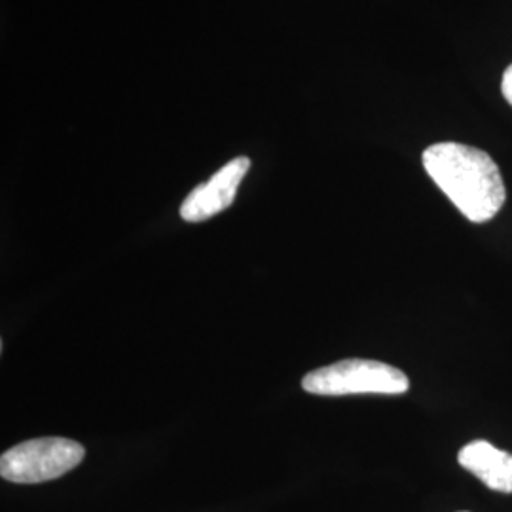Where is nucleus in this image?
Wrapping results in <instances>:
<instances>
[{
  "instance_id": "f257e3e1",
  "label": "nucleus",
  "mask_w": 512,
  "mask_h": 512,
  "mask_svg": "<svg viewBox=\"0 0 512 512\" xmlns=\"http://www.w3.org/2000/svg\"><path fill=\"white\" fill-rule=\"evenodd\" d=\"M423 167L465 219L488 222L501 211L507 198L505 183L484 150L437 143L423 152Z\"/></svg>"
},
{
  "instance_id": "f03ea898",
  "label": "nucleus",
  "mask_w": 512,
  "mask_h": 512,
  "mask_svg": "<svg viewBox=\"0 0 512 512\" xmlns=\"http://www.w3.org/2000/svg\"><path fill=\"white\" fill-rule=\"evenodd\" d=\"M410 382L403 370L372 359H344L311 370L302 378V389L310 395H403Z\"/></svg>"
},
{
  "instance_id": "7ed1b4c3",
  "label": "nucleus",
  "mask_w": 512,
  "mask_h": 512,
  "mask_svg": "<svg viewBox=\"0 0 512 512\" xmlns=\"http://www.w3.org/2000/svg\"><path fill=\"white\" fill-rule=\"evenodd\" d=\"M86 456V448L63 437L25 440L0 458V476L16 484H40L76 469Z\"/></svg>"
},
{
  "instance_id": "20e7f679",
  "label": "nucleus",
  "mask_w": 512,
  "mask_h": 512,
  "mask_svg": "<svg viewBox=\"0 0 512 512\" xmlns=\"http://www.w3.org/2000/svg\"><path fill=\"white\" fill-rule=\"evenodd\" d=\"M251 169V160L247 156L234 158L232 162L220 167L219 171L207 181L196 186L181 205V217L186 222H203L226 211L238 196V188L247 171Z\"/></svg>"
},
{
  "instance_id": "39448f33",
  "label": "nucleus",
  "mask_w": 512,
  "mask_h": 512,
  "mask_svg": "<svg viewBox=\"0 0 512 512\" xmlns=\"http://www.w3.org/2000/svg\"><path fill=\"white\" fill-rule=\"evenodd\" d=\"M459 465L480 478L490 490L512 494V454L488 440H473L459 450Z\"/></svg>"
},
{
  "instance_id": "423d86ee",
  "label": "nucleus",
  "mask_w": 512,
  "mask_h": 512,
  "mask_svg": "<svg viewBox=\"0 0 512 512\" xmlns=\"http://www.w3.org/2000/svg\"><path fill=\"white\" fill-rule=\"evenodd\" d=\"M501 92L505 95V99L509 101V105H512V65L503 74V80H501Z\"/></svg>"
},
{
  "instance_id": "0eeeda50",
  "label": "nucleus",
  "mask_w": 512,
  "mask_h": 512,
  "mask_svg": "<svg viewBox=\"0 0 512 512\" xmlns=\"http://www.w3.org/2000/svg\"><path fill=\"white\" fill-rule=\"evenodd\" d=\"M463 512H465V511H463Z\"/></svg>"
}]
</instances>
